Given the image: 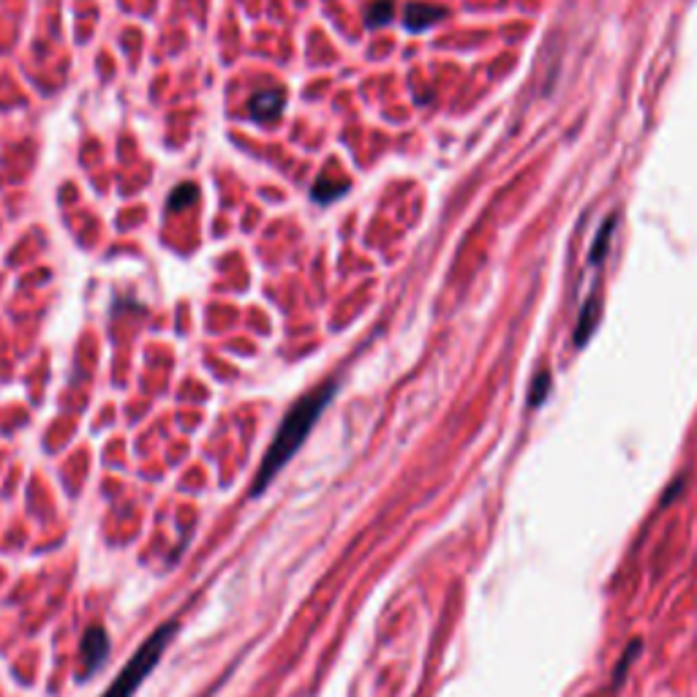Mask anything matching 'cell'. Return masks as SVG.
<instances>
[{
  "instance_id": "cell-1",
  "label": "cell",
  "mask_w": 697,
  "mask_h": 697,
  "mask_svg": "<svg viewBox=\"0 0 697 697\" xmlns=\"http://www.w3.org/2000/svg\"><path fill=\"white\" fill-rule=\"evenodd\" d=\"M332 395H336V384L327 382L321 384V388L310 390L308 395H303L300 401L289 409V414H286L284 423H281L278 433L273 436L271 447H267L265 458H262L260 472H256L254 485H251V494L260 496L262 490L273 483L275 474L289 464V458L303 447L310 427H314L316 420L321 418V412H325L327 403L332 401Z\"/></svg>"
},
{
  "instance_id": "cell-11",
  "label": "cell",
  "mask_w": 697,
  "mask_h": 697,
  "mask_svg": "<svg viewBox=\"0 0 697 697\" xmlns=\"http://www.w3.org/2000/svg\"><path fill=\"white\" fill-rule=\"evenodd\" d=\"M197 197H199V191H197L194 183L178 186V189L172 191V197H169V210H172V213H178V210H183V208H189V204H194Z\"/></svg>"
},
{
  "instance_id": "cell-4",
  "label": "cell",
  "mask_w": 697,
  "mask_h": 697,
  "mask_svg": "<svg viewBox=\"0 0 697 697\" xmlns=\"http://www.w3.org/2000/svg\"><path fill=\"white\" fill-rule=\"evenodd\" d=\"M284 104H286L284 91H260V93H254V98L249 102V109L256 120L265 123V120H275V117L284 113Z\"/></svg>"
},
{
  "instance_id": "cell-2",
  "label": "cell",
  "mask_w": 697,
  "mask_h": 697,
  "mask_svg": "<svg viewBox=\"0 0 697 697\" xmlns=\"http://www.w3.org/2000/svg\"><path fill=\"white\" fill-rule=\"evenodd\" d=\"M175 632H178V621H169V624L158 626L154 635L139 646V652L126 662L120 676L104 689L102 697H134V693L142 687L145 678H148L150 673H154V667L161 662L163 652H167V646L172 643Z\"/></svg>"
},
{
  "instance_id": "cell-9",
  "label": "cell",
  "mask_w": 697,
  "mask_h": 697,
  "mask_svg": "<svg viewBox=\"0 0 697 697\" xmlns=\"http://www.w3.org/2000/svg\"><path fill=\"white\" fill-rule=\"evenodd\" d=\"M613 230H616V215H613V219H608L605 224H602L600 234L594 237V245H591V262H594V265H600V262L605 260L608 251H611Z\"/></svg>"
},
{
  "instance_id": "cell-5",
  "label": "cell",
  "mask_w": 697,
  "mask_h": 697,
  "mask_svg": "<svg viewBox=\"0 0 697 697\" xmlns=\"http://www.w3.org/2000/svg\"><path fill=\"white\" fill-rule=\"evenodd\" d=\"M442 20H444L442 6H427V3H409L406 14H403V22H406V28L412 33L427 31V28H433Z\"/></svg>"
},
{
  "instance_id": "cell-3",
  "label": "cell",
  "mask_w": 697,
  "mask_h": 697,
  "mask_svg": "<svg viewBox=\"0 0 697 697\" xmlns=\"http://www.w3.org/2000/svg\"><path fill=\"white\" fill-rule=\"evenodd\" d=\"M109 654V637L102 626H91L82 641V676H91Z\"/></svg>"
},
{
  "instance_id": "cell-7",
  "label": "cell",
  "mask_w": 697,
  "mask_h": 697,
  "mask_svg": "<svg viewBox=\"0 0 697 697\" xmlns=\"http://www.w3.org/2000/svg\"><path fill=\"white\" fill-rule=\"evenodd\" d=\"M641 648H643L641 637H635V641H632L630 646L624 648V654H621V659L616 662V667H613V673H611V687H613V689H619L621 684L626 682V673H630V665L637 659V654H641Z\"/></svg>"
},
{
  "instance_id": "cell-12",
  "label": "cell",
  "mask_w": 697,
  "mask_h": 697,
  "mask_svg": "<svg viewBox=\"0 0 697 697\" xmlns=\"http://www.w3.org/2000/svg\"><path fill=\"white\" fill-rule=\"evenodd\" d=\"M548 392H550V373L548 371L537 373L535 384H531V392H529V406L537 409V406H540V403H545Z\"/></svg>"
},
{
  "instance_id": "cell-10",
  "label": "cell",
  "mask_w": 697,
  "mask_h": 697,
  "mask_svg": "<svg viewBox=\"0 0 697 697\" xmlns=\"http://www.w3.org/2000/svg\"><path fill=\"white\" fill-rule=\"evenodd\" d=\"M392 11H395V3H392V0H373V3L368 6V14H366L368 28L388 25V22L392 20Z\"/></svg>"
},
{
  "instance_id": "cell-6",
  "label": "cell",
  "mask_w": 697,
  "mask_h": 697,
  "mask_svg": "<svg viewBox=\"0 0 697 697\" xmlns=\"http://www.w3.org/2000/svg\"><path fill=\"white\" fill-rule=\"evenodd\" d=\"M600 308H602L600 297H591V300L583 306L581 321H578V327H575V344H578V347H583V344L591 338V332H594L596 321H600Z\"/></svg>"
},
{
  "instance_id": "cell-8",
  "label": "cell",
  "mask_w": 697,
  "mask_h": 697,
  "mask_svg": "<svg viewBox=\"0 0 697 697\" xmlns=\"http://www.w3.org/2000/svg\"><path fill=\"white\" fill-rule=\"evenodd\" d=\"M347 189H349L347 180H341V183H338V180L330 178V175H321V178L314 183V199L316 202L327 204V202H332L336 197L347 194Z\"/></svg>"
}]
</instances>
